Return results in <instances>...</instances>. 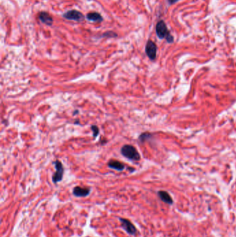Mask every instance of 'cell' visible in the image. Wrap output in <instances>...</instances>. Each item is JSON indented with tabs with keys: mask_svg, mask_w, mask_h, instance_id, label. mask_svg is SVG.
Listing matches in <instances>:
<instances>
[{
	"mask_svg": "<svg viewBox=\"0 0 236 237\" xmlns=\"http://www.w3.org/2000/svg\"><path fill=\"white\" fill-rule=\"evenodd\" d=\"M156 33L159 39L166 38L168 43H173L174 42L173 36L170 33L166 23L163 20H160L156 25Z\"/></svg>",
	"mask_w": 236,
	"mask_h": 237,
	"instance_id": "cell-1",
	"label": "cell"
},
{
	"mask_svg": "<svg viewBox=\"0 0 236 237\" xmlns=\"http://www.w3.org/2000/svg\"><path fill=\"white\" fill-rule=\"evenodd\" d=\"M121 152L126 158L132 161H139L141 158L136 148L132 145L123 146L121 149Z\"/></svg>",
	"mask_w": 236,
	"mask_h": 237,
	"instance_id": "cell-2",
	"label": "cell"
},
{
	"mask_svg": "<svg viewBox=\"0 0 236 237\" xmlns=\"http://www.w3.org/2000/svg\"><path fill=\"white\" fill-rule=\"evenodd\" d=\"M119 220H120L121 221L122 228L124 229L127 234H130V235H134V234H136L137 232V229L136 227L133 225V223L130 221V220L123 218H120Z\"/></svg>",
	"mask_w": 236,
	"mask_h": 237,
	"instance_id": "cell-3",
	"label": "cell"
},
{
	"mask_svg": "<svg viewBox=\"0 0 236 237\" xmlns=\"http://www.w3.org/2000/svg\"><path fill=\"white\" fill-rule=\"evenodd\" d=\"M54 164L55 166H56V171L54 174V175H53L52 180L54 182V183L56 184L63 180L64 174V167L63 164L58 160L55 162Z\"/></svg>",
	"mask_w": 236,
	"mask_h": 237,
	"instance_id": "cell-4",
	"label": "cell"
},
{
	"mask_svg": "<svg viewBox=\"0 0 236 237\" xmlns=\"http://www.w3.org/2000/svg\"><path fill=\"white\" fill-rule=\"evenodd\" d=\"M63 17L69 20H74L76 22H81L84 20V15L80 11L76 10H70L63 14Z\"/></svg>",
	"mask_w": 236,
	"mask_h": 237,
	"instance_id": "cell-5",
	"label": "cell"
},
{
	"mask_svg": "<svg viewBox=\"0 0 236 237\" xmlns=\"http://www.w3.org/2000/svg\"><path fill=\"white\" fill-rule=\"evenodd\" d=\"M157 47L152 40H148L146 46V53L150 60H154L157 57Z\"/></svg>",
	"mask_w": 236,
	"mask_h": 237,
	"instance_id": "cell-6",
	"label": "cell"
},
{
	"mask_svg": "<svg viewBox=\"0 0 236 237\" xmlns=\"http://www.w3.org/2000/svg\"><path fill=\"white\" fill-rule=\"evenodd\" d=\"M90 193V189L89 188H82L81 186H75L73 189V195L75 197H86L89 195Z\"/></svg>",
	"mask_w": 236,
	"mask_h": 237,
	"instance_id": "cell-7",
	"label": "cell"
},
{
	"mask_svg": "<svg viewBox=\"0 0 236 237\" xmlns=\"http://www.w3.org/2000/svg\"><path fill=\"white\" fill-rule=\"evenodd\" d=\"M39 19L42 23L45 24L47 26H51L53 24V18L49 13L47 12H40L38 16Z\"/></svg>",
	"mask_w": 236,
	"mask_h": 237,
	"instance_id": "cell-8",
	"label": "cell"
},
{
	"mask_svg": "<svg viewBox=\"0 0 236 237\" xmlns=\"http://www.w3.org/2000/svg\"><path fill=\"white\" fill-rule=\"evenodd\" d=\"M158 195L163 202H164L165 203L172 205L173 203V198H171L170 195L169 194L168 192L165 191H159L158 192Z\"/></svg>",
	"mask_w": 236,
	"mask_h": 237,
	"instance_id": "cell-9",
	"label": "cell"
},
{
	"mask_svg": "<svg viewBox=\"0 0 236 237\" xmlns=\"http://www.w3.org/2000/svg\"><path fill=\"white\" fill-rule=\"evenodd\" d=\"M108 166L109 168L119 171H121L124 170L125 167V165H123V163H121L120 162L116 160L109 161L108 162Z\"/></svg>",
	"mask_w": 236,
	"mask_h": 237,
	"instance_id": "cell-10",
	"label": "cell"
},
{
	"mask_svg": "<svg viewBox=\"0 0 236 237\" xmlns=\"http://www.w3.org/2000/svg\"><path fill=\"white\" fill-rule=\"evenodd\" d=\"M86 17L87 19L89 20V21H92V22H101L103 20V18L101 15L96 12L88 13V14L86 15Z\"/></svg>",
	"mask_w": 236,
	"mask_h": 237,
	"instance_id": "cell-11",
	"label": "cell"
},
{
	"mask_svg": "<svg viewBox=\"0 0 236 237\" xmlns=\"http://www.w3.org/2000/svg\"><path fill=\"white\" fill-rule=\"evenodd\" d=\"M152 135L150 133H143L141 134L140 137H139V140L141 141V142H145L146 140H148V139H150Z\"/></svg>",
	"mask_w": 236,
	"mask_h": 237,
	"instance_id": "cell-12",
	"label": "cell"
},
{
	"mask_svg": "<svg viewBox=\"0 0 236 237\" xmlns=\"http://www.w3.org/2000/svg\"><path fill=\"white\" fill-rule=\"evenodd\" d=\"M91 131H92V132H93V137H96L98 136V134H99V129H98V126H93H93H91Z\"/></svg>",
	"mask_w": 236,
	"mask_h": 237,
	"instance_id": "cell-13",
	"label": "cell"
},
{
	"mask_svg": "<svg viewBox=\"0 0 236 237\" xmlns=\"http://www.w3.org/2000/svg\"><path fill=\"white\" fill-rule=\"evenodd\" d=\"M103 37H109V38H115L117 36V34H116L114 32H107V33H105L103 35Z\"/></svg>",
	"mask_w": 236,
	"mask_h": 237,
	"instance_id": "cell-14",
	"label": "cell"
},
{
	"mask_svg": "<svg viewBox=\"0 0 236 237\" xmlns=\"http://www.w3.org/2000/svg\"><path fill=\"white\" fill-rule=\"evenodd\" d=\"M178 1H179V0H168V2H169V4H170V5H172V4H174L177 3Z\"/></svg>",
	"mask_w": 236,
	"mask_h": 237,
	"instance_id": "cell-15",
	"label": "cell"
},
{
	"mask_svg": "<svg viewBox=\"0 0 236 237\" xmlns=\"http://www.w3.org/2000/svg\"><path fill=\"white\" fill-rule=\"evenodd\" d=\"M77 112H78V111H77V110H75V111L74 112V115H76V114H77Z\"/></svg>",
	"mask_w": 236,
	"mask_h": 237,
	"instance_id": "cell-16",
	"label": "cell"
}]
</instances>
